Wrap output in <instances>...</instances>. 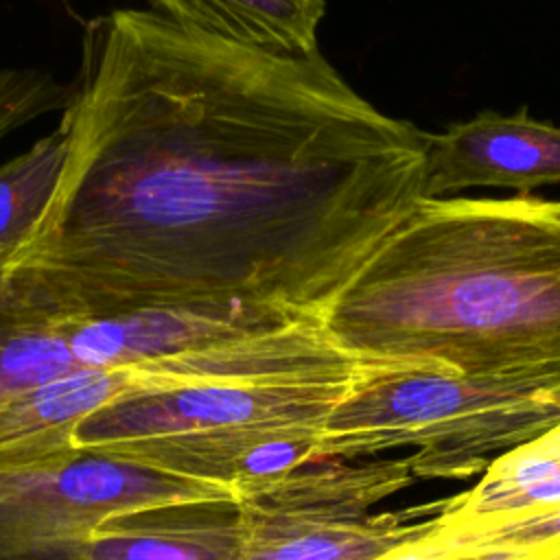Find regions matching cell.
Segmentation results:
<instances>
[{
  "label": "cell",
  "mask_w": 560,
  "mask_h": 560,
  "mask_svg": "<svg viewBox=\"0 0 560 560\" xmlns=\"http://www.w3.org/2000/svg\"><path fill=\"white\" fill-rule=\"evenodd\" d=\"M376 560H532L527 556H516L508 551H479V549H459L435 536H424L416 542L398 547Z\"/></svg>",
  "instance_id": "e0dca14e"
},
{
  "label": "cell",
  "mask_w": 560,
  "mask_h": 560,
  "mask_svg": "<svg viewBox=\"0 0 560 560\" xmlns=\"http://www.w3.org/2000/svg\"><path fill=\"white\" fill-rule=\"evenodd\" d=\"M558 560H560V558H558Z\"/></svg>",
  "instance_id": "d6986e66"
},
{
  "label": "cell",
  "mask_w": 560,
  "mask_h": 560,
  "mask_svg": "<svg viewBox=\"0 0 560 560\" xmlns=\"http://www.w3.org/2000/svg\"><path fill=\"white\" fill-rule=\"evenodd\" d=\"M214 499L236 497L98 448L0 466V560H83L90 534L114 514Z\"/></svg>",
  "instance_id": "277c9868"
},
{
  "label": "cell",
  "mask_w": 560,
  "mask_h": 560,
  "mask_svg": "<svg viewBox=\"0 0 560 560\" xmlns=\"http://www.w3.org/2000/svg\"><path fill=\"white\" fill-rule=\"evenodd\" d=\"M243 523L236 499L175 501L105 518L83 560H238Z\"/></svg>",
  "instance_id": "30bf717a"
},
{
  "label": "cell",
  "mask_w": 560,
  "mask_h": 560,
  "mask_svg": "<svg viewBox=\"0 0 560 560\" xmlns=\"http://www.w3.org/2000/svg\"><path fill=\"white\" fill-rule=\"evenodd\" d=\"M166 20L249 50L311 55L324 0H149Z\"/></svg>",
  "instance_id": "7c38bea8"
},
{
  "label": "cell",
  "mask_w": 560,
  "mask_h": 560,
  "mask_svg": "<svg viewBox=\"0 0 560 560\" xmlns=\"http://www.w3.org/2000/svg\"><path fill=\"white\" fill-rule=\"evenodd\" d=\"M68 160L11 287L66 317L252 302L319 319L424 199V131L324 59L155 11L85 22Z\"/></svg>",
  "instance_id": "6da1fadb"
},
{
  "label": "cell",
  "mask_w": 560,
  "mask_h": 560,
  "mask_svg": "<svg viewBox=\"0 0 560 560\" xmlns=\"http://www.w3.org/2000/svg\"><path fill=\"white\" fill-rule=\"evenodd\" d=\"M448 497L422 505L335 518L278 523L243 518L238 560H376L435 529Z\"/></svg>",
  "instance_id": "8fae6325"
},
{
  "label": "cell",
  "mask_w": 560,
  "mask_h": 560,
  "mask_svg": "<svg viewBox=\"0 0 560 560\" xmlns=\"http://www.w3.org/2000/svg\"><path fill=\"white\" fill-rule=\"evenodd\" d=\"M11 289V260H0V304L7 300Z\"/></svg>",
  "instance_id": "ac0fdd59"
},
{
  "label": "cell",
  "mask_w": 560,
  "mask_h": 560,
  "mask_svg": "<svg viewBox=\"0 0 560 560\" xmlns=\"http://www.w3.org/2000/svg\"><path fill=\"white\" fill-rule=\"evenodd\" d=\"M322 431L315 427H247L144 438L98 446V451L182 479L217 483L238 497L284 472L319 462Z\"/></svg>",
  "instance_id": "ba28073f"
},
{
  "label": "cell",
  "mask_w": 560,
  "mask_h": 560,
  "mask_svg": "<svg viewBox=\"0 0 560 560\" xmlns=\"http://www.w3.org/2000/svg\"><path fill=\"white\" fill-rule=\"evenodd\" d=\"M68 160L61 125L31 149L0 164V260H11L28 243L46 214Z\"/></svg>",
  "instance_id": "5bb4252c"
},
{
  "label": "cell",
  "mask_w": 560,
  "mask_h": 560,
  "mask_svg": "<svg viewBox=\"0 0 560 560\" xmlns=\"http://www.w3.org/2000/svg\"><path fill=\"white\" fill-rule=\"evenodd\" d=\"M560 182V127L516 114L481 112L442 133L424 131V199L466 188L529 195Z\"/></svg>",
  "instance_id": "52a82bcc"
},
{
  "label": "cell",
  "mask_w": 560,
  "mask_h": 560,
  "mask_svg": "<svg viewBox=\"0 0 560 560\" xmlns=\"http://www.w3.org/2000/svg\"><path fill=\"white\" fill-rule=\"evenodd\" d=\"M431 536L459 547L479 551H508L532 560L560 558V503L534 514L477 525H453L431 532Z\"/></svg>",
  "instance_id": "9a60e30c"
},
{
  "label": "cell",
  "mask_w": 560,
  "mask_h": 560,
  "mask_svg": "<svg viewBox=\"0 0 560 560\" xmlns=\"http://www.w3.org/2000/svg\"><path fill=\"white\" fill-rule=\"evenodd\" d=\"M302 319L308 317L265 304L228 302L66 317V337L79 368H129L271 332Z\"/></svg>",
  "instance_id": "8992f818"
},
{
  "label": "cell",
  "mask_w": 560,
  "mask_h": 560,
  "mask_svg": "<svg viewBox=\"0 0 560 560\" xmlns=\"http://www.w3.org/2000/svg\"><path fill=\"white\" fill-rule=\"evenodd\" d=\"M70 92L72 85L39 68H0V140L48 112H63Z\"/></svg>",
  "instance_id": "2e32d148"
},
{
  "label": "cell",
  "mask_w": 560,
  "mask_h": 560,
  "mask_svg": "<svg viewBox=\"0 0 560 560\" xmlns=\"http://www.w3.org/2000/svg\"><path fill=\"white\" fill-rule=\"evenodd\" d=\"M361 374V372H359ZM208 381L125 394L74 429V448L247 427H315L359 378Z\"/></svg>",
  "instance_id": "5b68a950"
},
{
  "label": "cell",
  "mask_w": 560,
  "mask_h": 560,
  "mask_svg": "<svg viewBox=\"0 0 560 560\" xmlns=\"http://www.w3.org/2000/svg\"><path fill=\"white\" fill-rule=\"evenodd\" d=\"M72 370L63 315L11 287L0 304V407Z\"/></svg>",
  "instance_id": "4fadbf2b"
},
{
  "label": "cell",
  "mask_w": 560,
  "mask_h": 560,
  "mask_svg": "<svg viewBox=\"0 0 560 560\" xmlns=\"http://www.w3.org/2000/svg\"><path fill=\"white\" fill-rule=\"evenodd\" d=\"M168 385L149 363L79 368L42 383L0 407V466L74 451V429L88 416L125 394Z\"/></svg>",
  "instance_id": "9c48e42d"
},
{
  "label": "cell",
  "mask_w": 560,
  "mask_h": 560,
  "mask_svg": "<svg viewBox=\"0 0 560 560\" xmlns=\"http://www.w3.org/2000/svg\"><path fill=\"white\" fill-rule=\"evenodd\" d=\"M560 424V370L464 376L368 365L328 416L319 457L411 448L416 479H464Z\"/></svg>",
  "instance_id": "3957f363"
},
{
  "label": "cell",
  "mask_w": 560,
  "mask_h": 560,
  "mask_svg": "<svg viewBox=\"0 0 560 560\" xmlns=\"http://www.w3.org/2000/svg\"><path fill=\"white\" fill-rule=\"evenodd\" d=\"M322 324L368 365L560 370V201L422 199Z\"/></svg>",
  "instance_id": "7a4b0ae2"
}]
</instances>
